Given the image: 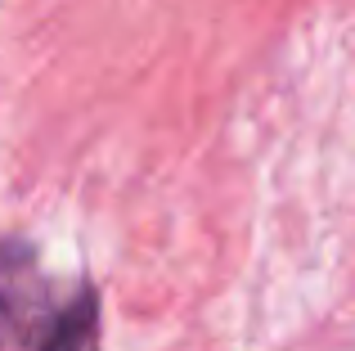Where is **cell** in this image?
Returning <instances> with one entry per match:
<instances>
[{"label":"cell","instance_id":"cell-1","mask_svg":"<svg viewBox=\"0 0 355 351\" xmlns=\"http://www.w3.org/2000/svg\"><path fill=\"white\" fill-rule=\"evenodd\" d=\"M0 351H99V289L54 280L27 239H0Z\"/></svg>","mask_w":355,"mask_h":351}]
</instances>
